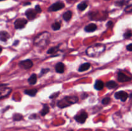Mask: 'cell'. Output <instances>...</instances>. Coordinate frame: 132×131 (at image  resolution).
I'll list each match as a JSON object with an SVG mask.
<instances>
[{"label": "cell", "mask_w": 132, "mask_h": 131, "mask_svg": "<svg viewBox=\"0 0 132 131\" xmlns=\"http://www.w3.org/2000/svg\"><path fill=\"white\" fill-rule=\"evenodd\" d=\"M105 50V46L102 44H94V46H90L86 50V53L89 57H98Z\"/></svg>", "instance_id": "1"}, {"label": "cell", "mask_w": 132, "mask_h": 131, "mask_svg": "<svg viewBox=\"0 0 132 131\" xmlns=\"http://www.w3.org/2000/svg\"><path fill=\"white\" fill-rule=\"evenodd\" d=\"M50 35L48 32H45L40 33L36 37H35L34 44L39 47H45L49 42Z\"/></svg>", "instance_id": "2"}, {"label": "cell", "mask_w": 132, "mask_h": 131, "mask_svg": "<svg viewBox=\"0 0 132 131\" xmlns=\"http://www.w3.org/2000/svg\"><path fill=\"white\" fill-rule=\"evenodd\" d=\"M79 98L77 96H66L57 103V106L60 108H64L77 102Z\"/></svg>", "instance_id": "3"}, {"label": "cell", "mask_w": 132, "mask_h": 131, "mask_svg": "<svg viewBox=\"0 0 132 131\" xmlns=\"http://www.w3.org/2000/svg\"><path fill=\"white\" fill-rule=\"evenodd\" d=\"M64 7V4L63 2L58 1V2L55 3L53 5H52L50 7L48 8V11L50 12H55L61 10Z\"/></svg>", "instance_id": "4"}, {"label": "cell", "mask_w": 132, "mask_h": 131, "mask_svg": "<svg viewBox=\"0 0 132 131\" xmlns=\"http://www.w3.org/2000/svg\"><path fill=\"white\" fill-rule=\"evenodd\" d=\"M27 23V19H24L23 18H19L15 20L14 22V26L16 29H22L26 26Z\"/></svg>", "instance_id": "5"}, {"label": "cell", "mask_w": 132, "mask_h": 131, "mask_svg": "<svg viewBox=\"0 0 132 131\" xmlns=\"http://www.w3.org/2000/svg\"><path fill=\"white\" fill-rule=\"evenodd\" d=\"M115 97H116V98L121 100L122 101H125L128 97V95L125 91H121L117 92L115 94Z\"/></svg>", "instance_id": "6"}, {"label": "cell", "mask_w": 132, "mask_h": 131, "mask_svg": "<svg viewBox=\"0 0 132 131\" xmlns=\"http://www.w3.org/2000/svg\"><path fill=\"white\" fill-rule=\"evenodd\" d=\"M88 118V114L85 112H82L75 117V119L79 123H84Z\"/></svg>", "instance_id": "7"}, {"label": "cell", "mask_w": 132, "mask_h": 131, "mask_svg": "<svg viewBox=\"0 0 132 131\" xmlns=\"http://www.w3.org/2000/svg\"><path fill=\"white\" fill-rule=\"evenodd\" d=\"M19 66H20L21 67H22L23 68H24V69H28L33 66V62H32V61L31 60L27 59V60L21 61L20 62H19Z\"/></svg>", "instance_id": "8"}, {"label": "cell", "mask_w": 132, "mask_h": 131, "mask_svg": "<svg viewBox=\"0 0 132 131\" xmlns=\"http://www.w3.org/2000/svg\"><path fill=\"white\" fill-rule=\"evenodd\" d=\"M117 79L118 81L120 82H129V81L131 80V77H128V76L126 75L125 73H118V76H117Z\"/></svg>", "instance_id": "9"}, {"label": "cell", "mask_w": 132, "mask_h": 131, "mask_svg": "<svg viewBox=\"0 0 132 131\" xmlns=\"http://www.w3.org/2000/svg\"><path fill=\"white\" fill-rule=\"evenodd\" d=\"M36 14L37 13H36V12L34 9H28L25 12L26 16L30 20H32V19H34L36 16Z\"/></svg>", "instance_id": "10"}, {"label": "cell", "mask_w": 132, "mask_h": 131, "mask_svg": "<svg viewBox=\"0 0 132 131\" xmlns=\"http://www.w3.org/2000/svg\"><path fill=\"white\" fill-rule=\"evenodd\" d=\"M10 37L9 33L5 31H1L0 32V41L3 42H6Z\"/></svg>", "instance_id": "11"}, {"label": "cell", "mask_w": 132, "mask_h": 131, "mask_svg": "<svg viewBox=\"0 0 132 131\" xmlns=\"http://www.w3.org/2000/svg\"><path fill=\"white\" fill-rule=\"evenodd\" d=\"M55 69L56 72L59 73H63L64 71V65L63 63L59 62L55 65Z\"/></svg>", "instance_id": "12"}, {"label": "cell", "mask_w": 132, "mask_h": 131, "mask_svg": "<svg viewBox=\"0 0 132 131\" xmlns=\"http://www.w3.org/2000/svg\"><path fill=\"white\" fill-rule=\"evenodd\" d=\"M96 29H97L96 24H94V23H91V24H88V25L85 28V31L87 32H94V31L96 30Z\"/></svg>", "instance_id": "13"}, {"label": "cell", "mask_w": 132, "mask_h": 131, "mask_svg": "<svg viewBox=\"0 0 132 131\" xmlns=\"http://www.w3.org/2000/svg\"><path fill=\"white\" fill-rule=\"evenodd\" d=\"M104 84L103 83V81L101 80H97L95 82V85H94V87H95V89L98 90V91H100V90H102L103 88H104Z\"/></svg>", "instance_id": "14"}, {"label": "cell", "mask_w": 132, "mask_h": 131, "mask_svg": "<svg viewBox=\"0 0 132 131\" xmlns=\"http://www.w3.org/2000/svg\"><path fill=\"white\" fill-rule=\"evenodd\" d=\"M90 66H91V65H90V63L88 62L85 63V64H82V65L79 67V71L83 72V71H87L88 69H90Z\"/></svg>", "instance_id": "15"}, {"label": "cell", "mask_w": 132, "mask_h": 131, "mask_svg": "<svg viewBox=\"0 0 132 131\" xmlns=\"http://www.w3.org/2000/svg\"><path fill=\"white\" fill-rule=\"evenodd\" d=\"M10 92H11V89L7 88L3 90V91H0V99L7 96L10 93Z\"/></svg>", "instance_id": "16"}, {"label": "cell", "mask_w": 132, "mask_h": 131, "mask_svg": "<svg viewBox=\"0 0 132 131\" xmlns=\"http://www.w3.org/2000/svg\"><path fill=\"white\" fill-rule=\"evenodd\" d=\"M24 93L30 96H34L37 94V90L36 89H27L24 91Z\"/></svg>", "instance_id": "17"}, {"label": "cell", "mask_w": 132, "mask_h": 131, "mask_svg": "<svg viewBox=\"0 0 132 131\" xmlns=\"http://www.w3.org/2000/svg\"><path fill=\"white\" fill-rule=\"evenodd\" d=\"M28 83L30 85H34L37 82V75L36 74H32L28 80Z\"/></svg>", "instance_id": "18"}, {"label": "cell", "mask_w": 132, "mask_h": 131, "mask_svg": "<svg viewBox=\"0 0 132 131\" xmlns=\"http://www.w3.org/2000/svg\"><path fill=\"white\" fill-rule=\"evenodd\" d=\"M72 12L71 11H67L63 14V19L66 21H69L70 19L72 18Z\"/></svg>", "instance_id": "19"}, {"label": "cell", "mask_w": 132, "mask_h": 131, "mask_svg": "<svg viewBox=\"0 0 132 131\" xmlns=\"http://www.w3.org/2000/svg\"><path fill=\"white\" fill-rule=\"evenodd\" d=\"M106 87H108V89H114L116 88V87H117V83H116L115 81H109V82H108L106 83Z\"/></svg>", "instance_id": "20"}, {"label": "cell", "mask_w": 132, "mask_h": 131, "mask_svg": "<svg viewBox=\"0 0 132 131\" xmlns=\"http://www.w3.org/2000/svg\"><path fill=\"white\" fill-rule=\"evenodd\" d=\"M87 6H88V4L86 3V2H82L77 5V8H78L79 10L83 11V10H85V9L87 8Z\"/></svg>", "instance_id": "21"}, {"label": "cell", "mask_w": 132, "mask_h": 131, "mask_svg": "<svg viewBox=\"0 0 132 131\" xmlns=\"http://www.w3.org/2000/svg\"><path fill=\"white\" fill-rule=\"evenodd\" d=\"M49 113V107H48V105H44L43 108L42 110H41V116H45L46 114H47Z\"/></svg>", "instance_id": "22"}, {"label": "cell", "mask_w": 132, "mask_h": 131, "mask_svg": "<svg viewBox=\"0 0 132 131\" xmlns=\"http://www.w3.org/2000/svg\"><path fill=\"white\" fill-rule=\"evenodd\" d=\"M129 1H130V0H119V1H116V5L119 6H123V5L128 4V3L129 2Z\"/></svg>", "instance_id": "23"}, {"label": "cell", "mask_w": 132, "mask_h": 131, "mask_svg": "<svg viewBox=\"0 0 132 131\" xmlns=\"http://www.w3.org/2000/svg\"><path fill=\"white\" fill-rule=\"evenodd\" d=\"M59 46H55V47L51 48H50L48 50L47 53L48 54L54 53H55L56 51H57L58 50H59Z\"/></svg>", "instance_id": "24"}, {"label": "cell", "mask_w": 132, "mask_h": 131, "mask_svg": "<svg viewBox=\"0 0 132 131\" xmlns=\"http://www.w3.org/2000/svg\"><path fill=\"white\" fill-rule=\"evenodd\" d=\"M61 28V24L59 22H55V23H53L52 25V28L54 30H58L60 29Z\"/></svg>", "instance_id": "25"}, {"label": "cell", "mask_w": 132, "mask_h": 131, "mask_svg": "<svg viewBox=\"0 0 132 131\" xmlns=\"http://www.w3.org/2000/svg\"><path fill=\"white\" fill-rule=\"evenodd\" d=\"M132 36V32L130 30H128L126 31L125 33H124V37L126 39L130 38Z\"/></svg>", "instance_id": "26"}, {"label": "cell", "mask_w": 132, "mask_h": 131, "mask_svg": "<svg viewBox=\"0 0 132 131\" xmlns=\"http://www.w3.org/2000/svg\"><path fill=\"white\" fill-rule=\"evenodd\" d=\"M23 119V116L20 114H15L14 116V120L15 121H20Z\"/></svg>", "instance_id": "27"}, {"label": "cell", "mask_w": 132, "mask_h": 131, "mask_svg": "<svg viewBox=\"0 0 132 131\" xmlns=\"http://www.w3.org/2000/svg\"><path fill=\"white\" fill-rule=\"evenodd\" d=\"M110 102V98L109 97L104 98L103 99V100H102V104H103V105H107V104H109Z\"/></svg>", "instance_id": "28"}, {"label": "cell", "mask_w": 132, "mask_h": 131, "mask_svg": "<svg viewBox=\"0 0 132 131\" xmlns=\"http://www.w3.org/2000/svg\"><path fill=\"white\" fill-rule=\"evenodd\" d=\"M125 11L127 13H131L132 12V5H128L125 9Z\"/></svg>", "instance_id": "29"}, {"label": "cell", "mask_w": 132, "mask_h": 131, "mask_svg": "<svg viewBox=\"0 0 132 131\" xmlns=\"http://www.w3.org/2000/svg\"><path fill=\"white\" fill-rule=\"evenodd\" d=\"M35 11L36 12V13H40L41 12V8L40 7L39 5H36V7H35Z\"/></svg>", "instance_id": "30"}, {"label": "cell", "mask_w": 132, "mask_h": 131, "mask_svg": "<svg viewBox=\"0 0 132 131\" xmlns=\"http://www.w3.org/2000/svg\"><path fill=\"white\" fill-rule=\"evenodd\" d=\"M49 69H43L42 71H41V76H42L44 73H46L47 72H48Z\"/></svg>", "instance_id": "31"}, {"label": "cell", "mask_w": 132, "mask_h": 131, "mask_svg": "<svg viewBox=\"0 0 132 131\" xmlns=\"http://www.w3.org/2000/svg\"><path fill=\"white\" fill-rule=\"evenodd\" d=\"M126 49H127L128 51H132V44H130L128 45V46H126Z\"/></svg>", "instance_id": "32"}, {"label": "cell", "mask_w": 132, "mask_h": 131, "mask_svg": "<svg viewBox=\"0 0 132 131\" xmlns=\"http://www.w3.org/2000/svg\"><path fill=\"white\" fill-rule=\"evenodd\" d=\"M113 22L112 21H109L108 23H107V26L108 27V28H112V27H113Z\"/></svg>", "instance_id": "33"}, {"label": "cell", "mask_w": 132, "mask_h": 131, "mask_svg": "<svg viewBox=\"0 0 132 131\" xmlns=\"http://www.w3.org/2000/svg\"><path fill=\"white\" fill-rule=\"evenodd\" d=\"M66 1H67V3H75L76 1H77V0H66Z\"/></svg>", "instance_id": "34"}, {"label": "cell", "mask_w": 132, "mask_h": 131, "mask_svg": "<svg viewBox=\"0 0 132 131\" xmlns=\"http://www.w3.org/2000/svg\"><path fill=\"white\" fill-rule=\"evenodd\" d=\"M24 5H30V3H24Z\"/></svg>", "instance_id": "35"}, {"label": "cell", "mask_w": 132, "mask_h": 131, "mask_svg": "<svg viewBox=\"0 0 132 131\" xmlns=\"http://www.w3.org/2000/svg\"><path fill=\"white\" fill-rule=\"evenodd\" d=\"M1 51H2V48H1V46H0V53H1Z\"/></svg>", "instance_id": "36"}, {"label": "cell", "mask_w": 132, "mask_h": 131, "mask_svg": "<svg viewBox=\"0 0 132 131\" xmlns=\"http://www.w3.org/2000/svg\"><path fill=\"white\" fill-rule=\"evenodd\" d=\"M130 98H132V94H131V95H130Z\"/></svg>", "instance_id": "37"}, {"label": "cell", "mask_w": 132, "mask_h": 131, "mask_svg": "<svg viewBox=\"0 0 132 131\" xmlns=\"http://www.w3.org/2000/svg\"><path fill=\"white\" fill-rule=\"evenodd\" d=\"M105 1H110V0H105Z\"/></svg>", "instance_id": "38"}, {"label": "cell", "mask_w": 132, "mask_h": 131, "mask_svg": "<svg viewBox=\"0 0 132 131\" xmlns=\"http://www.w3.org/2000/svg\"><path fill=\"white\" fill-rule=\"evenodd\" d=\"M4 1V0H0V1Z\"/></svg>", "instance_id": "39"}, {"label": "cell", "mask_w": 132, "mask_h": 131, "mask_svg": "<svg viewBox=\"0 0 132 131\" xmlns=\"http://www.w3.org/2000/svg\"><path fill=\"white\" fill-rule=\"evenodd\" d=\"M69 131H73V130H69Z\"/></svg>", "instance_id": "40"}, {"label": "cell", "mask_w": 132, "mask_h": 131, "mask_svg": "<svg viewBox=\"0 0 132 131\" xmlns=\"http://www.w3.org/2000/svg\"><path fill=\"white\" fill-rule=\"evenodd\" d=\"M131 131H132V129H131Z\"/></svg>", "instance_id": "41"}]
</instances>
